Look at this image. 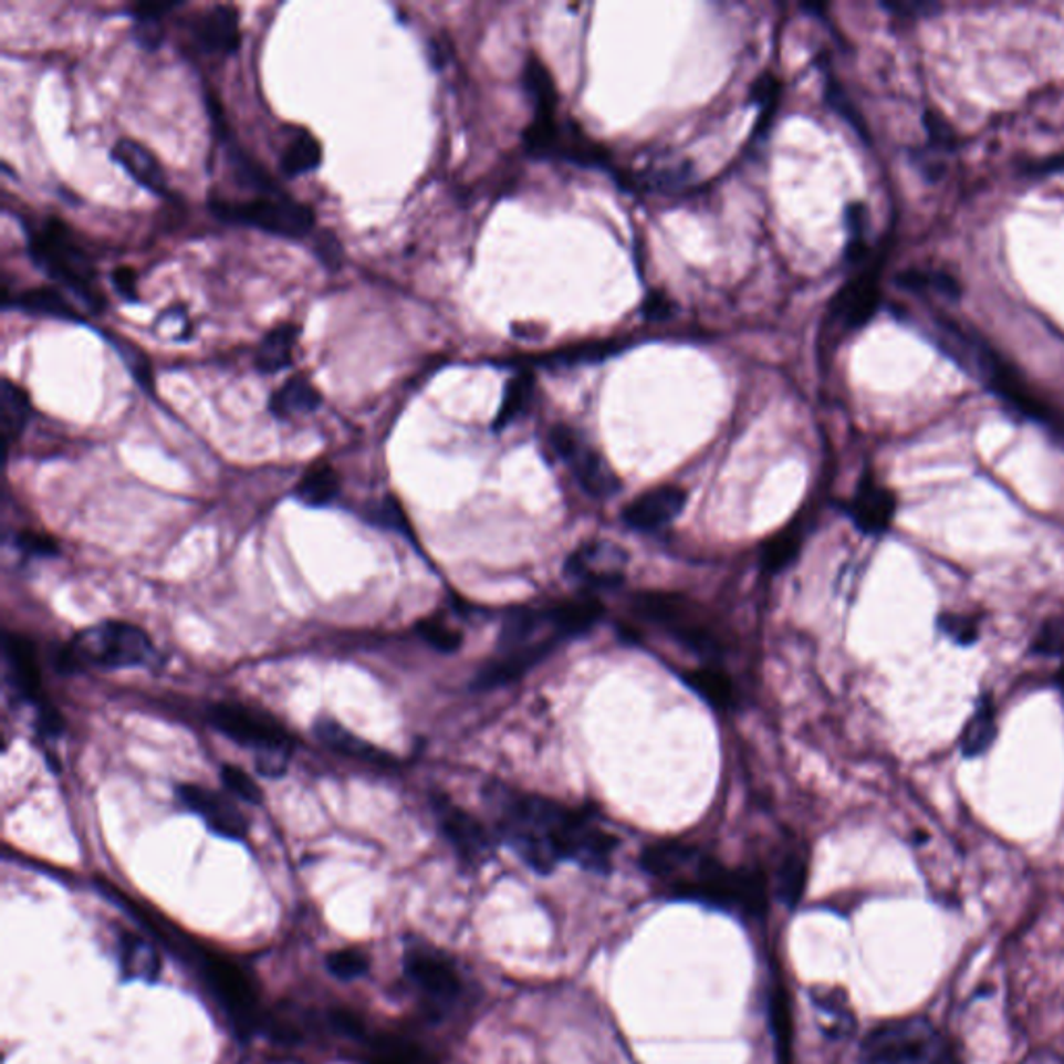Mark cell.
Returning a JSON list of instances; mask_svg holds the SVG:
<instances>
[{
  "label": "cell",
  "instance_id": "obj_1",
  "mask_svg": "<svg viewBox=\"0 0 1064 1064\" xmlns=\"http://www.w3.org/2000/svg\"><path fill=\"white\" fill-rule=\"evenodd\" d=\"M484 799L496 815L501 841L508 842L532 872L550 876L562 860H574L593 874L612 869L618 838L593 815L498 784L484 790Z\"/></svg>",
  "mask_w": 1064,
  "mask_h": 1064
},
{
  "label": "cell",
  "instance_id": "obj_2",
  "mask_svg": "<svg viewBox=\"0 0 1064 1064\" xmlns=\"http://www.w3.org/2000/svg\"><path fill=\"white\" fill-rule=\"evenodd\" d=\"M640 867L674 898L747 917H759L768 909V879L759 869L728 867L687 842H655L643 851Z\"/></svg>",
  "mask_w": 1064,
  "mask_h": 1064
},
{
  "label": "cell",
  "instance_id": "obj_3",
  "mask_svg": "<svg viewBox=\"0 0 1064 1064\" xmlns=\"http://www.w3.org/2000/svg\"><path fill=\"white\" fill-rule=\"evenodd\" d=\"M28 238V254L35 267L54 283L75 293L87 309H106L104 293L96 283L92 257L73 238L70 227L59 219H44L40 225H23Z\"/></svg>",
  "mask_w": 1064,
  "mask_h": 1064
},
{
  "label": "cell",
  "instance_id": "obj_4",
  "mask_svg": "<svg viewBox=\"0 0 1064 1064\" xmlns=\"http://www.w3.org/2000/svg\"><path fill=\"white\" fill-rule=\"evenodd\" d=\"M860 1064H961L950 1037L926 1016L893 1019L869 1031L858 1047Z\"/></svg>",
  "mask_w": 1064,
  "mask_h": 1064
},
{
  "label": "cell",
  "instance_id": "obj_5",
  "mask_svg": "<svg viewBox=\"0 0 1064 1064\" xmlns=\"http://www.w3.org/2000/svg\"><path fill=\"white\" fill-rule=\"evenodd\" d=\"M633 609L638 618L651 622L653 626L670 635L688 651L707 659H718L726 649L720 630L709 618L707 609L685 593L643 591L635 595Z\"/></svg>",
  "mask_w": 1064,
  "mask_h": 1064
},
{
  "label": "cell",
  "instance_id": "obj_6",
  "mask_svg": "<svg viewBox=\"0 0 1064 1064\" xmlns=\"http://www.w3.org/2000/svg\"><path fill=\"white\" fill-rule=\"evenodd\" d=\"M153 640L139 626L127 622H104L73 638V643L61 655V666L65 671L86 668L121 670L146 666L153 661Z\"/></svg>",
  "mask_w": 1064,
  "mask_h": 1064
},
{
  "label": "cell",
  "instance_id": "obj_7",
  "mask_svg": "<svg viewBox=\"0 0 1064 1064\" xmlns=\"http://www.w3.org/2000/svg\"><path fill=\"white\" fill-rule=\"evenodd\" d=\"M208 723L227 739L252 749L262 775L279 778L288 770L293 739L271 716L246 705L217 703L208 709Z\"/></svg>",
  "mask_w": 1064,
  "mask_h": 1064
},
{
  "label": "cell",
  "instance_id": "obj_8",
  "mask_svg": "<svg viewBox=\"0 0 1064 1064\" xmlns=\"http://www.w3.org/2000/svg\"><path fill=\"white\" fill-rule=\"evenodd\" d=\"M210 212L225 223L243 225L279 238H306L314 227L312 208L295 202L285 191L273 196H257L252 200L210 198Z\"/></svg>",
  "mask_w": 1064,
  "mask_h": 1064
},
{
  "label": "cell",
  "instance_id": "obj_9",
  "mask_svg": "<svg viewBox=\"0 0 1064 1064\" xmlns=\"http://www.w3.org/2000/svg\"><path fill=\"white\" fill-rule=\"evenodd\" d=\"M198 973L205 979L210 994L217 998L225 1014L229 1016L233 1030L241 1037L252 1035V1031L260 1025L258 1013L257 985L246 969L238 962L219 952L210 950H191Z\"/></svg>",
  "mask_w": 1064,
  "mask_h": 1064
},
{
  "label": "cell",
  "instance_id": "obj_10",
  "mask_svg": "<svg viewBox=\"0 0 1064 1064\" xmlns=\"http://www.w3.org/2000/svg\"><path fill=\"white\" fill-rule=\"evenodd\" d=\"M404 971L432 1014L447 1013L462 1000L463 979L460 969L441 948L410 946L404 955Z\"/></svg>",
  "mask_w": 1064,
  "mask_h": 1064
},
{
  "label": "cell",
  "instance_id": "obj_11",
  "mask_svg": "<svg viewBox=\"0 0 1064 1064\" xmlns=\"http://www.w3.org/2000/svg\"><path fill=\"white\" fill-rule=\"evenodd\" d=\"M550 446L555 451V456L567 463V468L572 470L574 479L583 487L586 496L605 499L618 493L619 479L614 468L572 427L567 425L551 427Z\"/></svg>",
  "mask_w": 1064,
  "mask_h": 1064
},
{
  "label": "cell",
  "instance_id": "obj_12",
  "mask_svg": "<svg viewBox=\"0 0 1064 1064\" xmlns=\"http://www.w3.org/2000/svg\"><path fill=\"white\" fill-rule=\"evenodd\" d=\"M524 144L529 153L543 158H562L584 167H605L609 165V153L586 138L576 125H562L557 115L534 117L524 132Z\"/></svg>",
  "mask_w": 1064,
  "mask_h": 1064
},
{
  "label": "cell",
  "instance_id": "obj_13",
  "mask_svg": "<svg viewBox=\"0 0 1064 1064\" xmlns=\"http://www.w3.org/2000/svg\"><path fill=\"white\" fill-rule=\"evenodd\" d=\"M430 805L441 834L463 863L482 865L489 860L496 851V842L474 815L458 807L446 794H435Z\"/></svg>",
  "mask_w": 1064,
  "mask_h": 1064
},
{
  "label": "cell",
  "instance_id": "obj_14",
  "mask_svg": "<svg viewBox=\"0 0 1064 1064\" xmlns=\"http://www.w3.org/2000/svg\"><path fill=\"white\" fill-rule=\"evenodd\" d=\"M177 796L181 805L200 815L215 834L227 841H243L248 836V820L240 807L221 792L200 784H181L177 786Z\"/></svg>",
  "mask_w": 1064,
  "mask_h": 1064
},
{
  "label": "cell",
  "instance_id": "obj_15",
  "mask_svg": "<svg viewBox=\"0 0 1064 1064\" xmlns=\"http://www.w3.org/2000/svg\"><path fill=\"white\" fill-rule=\"evenodd\" d=\"M628 555L609 541H588L567 560L566 572L572 581L591 588H607L624 581Z\"/></svg>",
  "mask_w": 1064,
  "mask_h": 1064
},
{
  "label": "cell",
  "instance_id": "obj_16",
  "mask_svg": "<svg viewBox=\"0 0 1064 1064\" xmlns=\"http://www.w3.org/2000/svg\"><path fill=\"white\" fill-rule=\"evenodd\" d=\"M687 505V491L676 484H661L633 499L622 520L628 529L638 532H659L680 515Z\"/></svg>",
  "mask_w": 1064,
  "mask_h": 1064
},
{
  "label": "cell",
  "instance_id": "obj_17",
  "mask_svg": "<svg viewBox=\"0 0 1064 1064\" xmlns=\"http://www.w3.org/2000/svg\"><path fill=\"white\" fill-rule=\"evenodd\" d=\"M882 293L876 271H867L851 279L830 306V319L842 331H858L876 316Z\"/></svg>",
  "mask_w": 1064,
  "mask_h": 1064
},
{
  "label": "cell",
  "instance_id": "obj_18",
  "mask_svg": "<svg viewBox=\"0 0 1064 1064\" xmlns=\"http://www.w3.org/2000/svg\"><path fill=\"white\" fill-rule=\"evenodd\" d=\"M191 40L196 46L208 54L227 56L240 49V13L233 4H215L194 18Z\"/></svg>",
  "mask_w": 1064,
  "mask_h": 1064
},
{
  "label": "cell",
  "instance_id": "obj_19",
  "mask_svg": "<svg viewBox=\"0 0 1064 1064\" xmlns=\"http://www.w3.org/2000/svg\"><path fill=\"white\" fill-rule=\"evenodd\" d=\"M848 514L853 518L858 531L879 536L893 524L896 498L888 487L879 484L872 474H865L858 482L855 498L848 505Z\"/></svg>",
  "mask_w": 1064,
  "mask_h": 1064
},
{
  "label": "cell",
  "instance_id": "obj_20",
  "mask_svg": "<svg viewBox=\"0 0 1064 1064\" xmlns=\"http://www.w3.org/2000/svg\"><path fill=\"white\" fill-rule=\"evenodd\" d=\"M7 678L21 701L42 707V670L35 647L21 635H4L2 643Z\"/></svg>",
  "mask_w": 1064,
  "mask_h": 1064
},
{
  "label": "cell",
  "instance_id": "obj_21",
  "mask_svg": "<svg viewBox=\"0 0 1064 1064\" xmlns=\"http://www.w3.org/2000/svg\"><path fill=\"white\" fill-rule=\"evenodd\" d=\"M111 156H113L115 163H119L121 167L138 181L139 186L150 189L153 194H158V196L167 194L169 186H167L165 171H163L160 163L156 160V156L146 146H142L139 142H134V139L121 138L115 142Z\"/></svg>",
  "mask_w": 1064,
  "mask_h": 1064
},
{
  "label": "cell",
  "instance_id": "obj_22",
  "mask_svg": "<svg viewBox=\"0 0 1064 1064\" xmlns=\"http://www.w3.org/2000/svg\"><path fill=\"white\" fill-rule=\"evenodd\" d=\"M117 961L125 979L156 981L160 976V957L155 946L136 931L123 929L117 936Z\"/></svg>",
  "mask_w": 1064,
  "mask_h": 1064
},
{
  "label": "cell",
  "instance_id": "obj_23",
  "mask_svg": "<svg viewBox=\"0 0 1064 1064\" xmlns=\"http://www.w3.org/2000/svg\"><path fill=\"white\" fill-rule=\"evenodd\" d=\"M314 734L335 753L362 759V761H368V763H377V765H392L394 763L392 755H387L383 749H378L375 744L356 737L354 732L345 730L340 721L328 720V718L316 721Z\"/></svg>",
  "mask_w": 1064,
  "mask_h": 1064
},
{
  "label": "cell",
  "instance_id": "obj_24",
  "mask_svg": "<svg viewBox=\"0 0 1064 1064\" xmlns=\"http://www.w3.org/2000/svg\"><path fill=\"white\" fill-rule=\"evenodd\" d=\"M551 626L564 640L572 636L586 635L603 618V603L595 597L566 599L547 607Z\"/></svg>",
  "mask_w": 1064,
  "mask_h": 1064
},
{
  "label": "cell",
  "instance_id": "obj_25",
  "mask_svg": "<svg viewBox=\"0 0 1064 1064\" xmlns=\"http://www.w3.org/2000/svg\"><path fill=\"white\" fill-rule=\"evenodd\" d=\"M682 680L687 682L688 688H692L703 699L705 703L721 711L734 709V705L739 701L732 678L718 666H705V668L685 671Z\"/></svg>",
  "mask_w": 1064,
  "mask_h": 1064
},
{
  "label": "cell",
  "instance_id": "obj_26",
  "mask_svg": "<svg viewBox=\"0 0 1064 1064\" xmlns=\"http://www.w3.org/2000/svg\"><path fill=\"white\" fill-rule=\"evenodd\" d=\"M30 418H32L30 395L18 383L4 378L0 387V420H2V439H4L7 451L21 437Z\"/></svg>",
  "mask_w": 1064,
  "mask_h": 1064
},
{
  "label": "cell",
  "instance_id": "obj_27",
  "mask_svg": "<svg viewBox=\"0 0 1064 1064\" xmlns=\"http://www.w3.org/2000/svg\"><path fill=\"white\" fill-rule=\"evenodd\" d=\"M300 328L293 323L271 328L258 345L254 364L262 375H275L279 371L292 366L293 347L298 342Z\"/></svg>",
  "mask_w": 1064,
  "mask_h": 1064
},
{
  "label": "cell",
  "instance_id": "obj_28",
  "mask_svg": "<svg viewBox=\"0 0 1064 1064\" xmlns=\"http://www.w3.org/2000/svg\"><path fill=\"white\" fill-rule=\"evenodd\" d=\"M18 309L32 316H49V319H61V321H73L82 323V316L77 310L71 306L67 298L54 288H32L15 295L11 302L4 304V310Z\"/></svg>",
  "mask_w": 1064,
  "mask_h": 1064
},
{
  "label": "cell",
  "instance_id": "obj_29",
  "mask_svg": "<svg viewBox=\"0 0 1064 1064\" xmlns=\"http://www.w3.org/2000/svg\"><path fill=\"white\" fill-rule=\"evenodd\" d=\"M321 406V394L306 377H292L281 389L271 395L269 410L277 418H292L300 414L314 413Z\"/></svg>",
  "mask_w": 1064,
  "mask_h": 1064
},
{
  "label": "cell",
  "instance_id": "obj_30",
  "mask_svg": "<svg viewBox=\"0 0 1064 1064\" xmlns=\"http://www.w3.org/2000/svg\"><path fill=\"white\" fill-rule=\"evenodd\" d=\"M340 491H342L340 472L325 462L310 466L306 474L295 484V498L309 508H325L340 496Z\"/></svg>",
  "mask_w": 1064,
  "mask_h": 1064
},
{
  "label": "cell",
  "instance_id": "obj_31",
  "mask_svg": "<svg viewBox=\"0 0 1064 1064\" xmlns=\"http://www.w3.org/2000/svg\"><path fill=\"white\" fill-rule=\"evenodd\" d=\"M807 884V857L801 848L790 846L775 867V894L786 907H796Z\"/></svg>",
  "mask_w": 1064,
  "mask_h": 1064
},
{
  "label": "cell",
  "instance_id": "obj_32",
  "mask_svg": "<svg viewBox=\"0 0 1064 1064\" xmlns=\"http://www.w3.org/2000/svg\"><path fill=\"white\" fill-rule=\"evenodd\" d=\"M362 1044H366L364 1064H430L425 1050L404 1037L366 1035Z\"/></svg>",
  "mask_w": 1064,
  "mask_h": 1064
},
{
  "label": "cell",
  "instance_id": "obj_33",
  "mask_svg": "<svg viewBox=\"0 0 1064 1064\" xmlns=\"http://www.w3.org/2000/svg\"><path fill=\"white\" fill-rule=\"evenodd\" d=\"M998 726H995V709L990 697L979 699L978 709L967 721L961 737L962 755L976 759L983 755L994 744Z\"/></svg>",
  "mask_w": 1064,
  "mask_h": 1064
},
{
  "label": "cell",
  "instance_id": "obj_34",
  "mask_svg": "<svg viewBox=\"0 0 1064 1064\" xmlns=\"http://www.w3.org/2000/svg\"><path fill=\"white\" fill-rule=\"evenodd\" d=\"M177 7L179 2H139L132 9L134 38L139 46H144L146 51H156L163 44L165 32L160 21Z\"/></svg>",
  "mask_w": 1064,
  "mask_h": 1064
},
{
  "label": "cell",
  "instance_id": "obj_35",
  "mask_svg": "<svg viewBox=\"0 0 1064 1064\" xmlns=\"http://www.w3.org/2000/svg\"><path fill=\"white\" fill-rule=\"evenodd\" d=\"M524 87L534 106V117L555 115L557 111V90L553 84L550 70L536 56H531L524 67Z\"/></svg>",
  "mask_w": 1064,
  "mask_h": 1064
},
{
  "label": "cell",
  "instance_id": "obj_36",
  "mask_svg": "<svg viewBox=\"0 0 1064 1064\" xmlns=\"http://www.w3.org/2000/svg\"><path fill=\"white\" fill-rule=\"evenodd\" d=\"M323 150L319 139L314 138L309 132H298L285 146L279 167L288 177H300L306 173L314 171L321 165Z\"/></svg>",
  "mask_w": 1064,
  "mask_h": 1064
},
{
  "label": "cell",
  "instance_id": "obj_37",
  "mask_svg": "<svg viewBox=\"0 0 1064 1064\" xmlns=\"http://www.w3.org/2000/svg\"><path fill=\"white\" fill-rule=\"evenodd\" d=\"M227 160L241 188L252 189L258 196L283 194V189L279 188L275 179L262 169V165H258L252 156L246 155L238 146H229Z\"/></svg>",
  "mask_w": 1064,
  "mask_h": 1064
},
{
  "label": "cell",
  "instance_id": "obj_38",
  "mask_svg": "<svg viewBox=\"0 0 1064 1064\" xmlns=\"http://www.w3.org/2000/svg\"><path fill=\"white\" fill-rule=\"evenodd\" d=\"M532 392H534V377L531 373H520L505 385L503 401L499 406L498 416L493 420V430H503L515 423L522 414L526 413L531 404Z\"/></svg>",
  "mask_w": 1064,
  "mask_h": 1064
},
{
  "label": "cell",
  "instance_id": "obj_39",
  "mask_svg": "<svg viewBox=\"0 0 1064 1064\" xmlns=\"http://www.w3.org/2000/svg\"><path fill=\"white\" fill-rule=\"evenodd\" d=\"M801 532L794 526H786L784 531L775 532L772 539L761 550V566L770 574H780L799 557L801 551Z\"/></svg>",
  "mask_w": 1064,
  "mask_h": 1064
},
{
  "label": "cell",
  "instance_id": "obj_40",
  "mask_svg": "<svg viewBox=\"0 0 1064 1064\" xmlns=\"http://www.w3.org/2000/svg\"><path fill=\"white\" fill-rule=\"evenodd\" d=\"M364 518H366L371 524L380 526V529L404 534V536H408V539H413L414 536L410 522H408V515H406L401 503H399L394 496H385V498L368 503V505L364 508Z\"/></svg>",
  "mask_w": 1064,
  "mask_h": 1064
},
{
  "label": "cell",
  "instance_id": "obj_41",
  "mask_svg": "<svg viewBox=\"0 0 1064 1064\" xmlns=\"http://www.w3.org/2000/svg\"><path fill=\"white\" fill-rule=\"evenodd\" d=\"M898 285L909 290V292H927V290H933V292L942 293L946 298L950 300H959L961 295V288L959 283L946 273H936V271H905L900 275L896 277Z\"/></svg>",
  "mask_w": 1064,
  "mask_h": 1064
},
{
  "label": "cell",
  "instance_id": "obj_42",
  "mask_svg": "<svg viewBox=\"0 0 1064 1064\" xmlns=\"http://www.w3.org/2000/svg\"><path fill=\"white\" fill-rule=\"evenodd\" d=\"M108 342L115 345V352L119 354L121 361L132 373V377L138 380L139 387L148 394L155 392V377H153V364L146 358V354L139 350L138 345L129 344L121 337H108Z\"/></svg>",
  "mask_w": 1064,
  "mask_h": 1064
},
{
  "label": "cell",
  "instance_id": "obj_43",
  "mask_svg": "<svg viewBox=\"0 0 1064 1064\" xmlns=\"http://www.w3.org/2000/svg\"><path fill=\"white\" fill-rule=\"evenodd\" d=\"M326 969L333 978L342 979V981H354V979L368 973L371 959L364 950L344 948V950H335L326 957Z\"/></svg>",
  "mask_w": 1064,
  "mask_h": 1064
},
{
  "label": "cell",
  "instance_id": "obj_44",
  "mask_svg": "<svg viewBox=\"0 0 1064 1064\" xmlns=\"http://www.w3.org/2000/svg\"><path fill=\"white\" fill-rule=\"evenodd\" d=\"M418 635L437 651L453 653L462 647V635L456 628L447 626V622L441 618L423 619L418 624Z\"/></svg>",
  "mask_w": 1064,
  "mask_h": 1064
},
{
  "label": "cell",
  "instance_id": "obj_45",
  "mask_svg": "<svg viewBox=\"0 0 1064 1064\" xmlns=\"http://www.w3.org/2000/svg\"><path fill=\"white\" fill-rule=\"evenodd\" d=\"M221 780H223L225 789L229 790L231 794L240 796L241 801L246 803H252V805H260L262 803V790L258 786L257 782L243 772L238 765H223L221 770Z\"/></svg>",
  "mask_w": 1064,
  "mask_h": 1064
},
{
  "label": "cell",
  "instance_id": "obj_46",
  "mask_svg": "<svg viewBox=\"0 0 1064 1064\" xmlns=\"http://www.w3.org/2000/svg\"><path fill=\"white\" fill-rule=\"evenodd\" d=\"M813 1000H815V1004H817V1009H820L822 1013L827 1014L830 1019H834V1025H832L830 1033H834V1035L841 1037V1035H846V1033L853 1031V1028H855V1019H853V1013H851L848 1006H846V998H841L838 994H825L817 995V998H813Z\"/></svg>",
  "mask_w": 1064,
  "mask_h": 1064
},
{
  "label": "cell",
  "instance_id": "obj_47",
  "mask_svg": "<svg viewBox=\"0 0 1064 1064\" xmlns=\"http://www.w3.org/2000/svg\"><path fill=\"white\" fill-rule=\"evenodd\" d=\"M938 628L961 647H971L978 643V624L962 614H942L938 618Z\"/></svg>",
  "mask_w": 1064,
  "mask_h": 1064
},
{
  "label": "cell",
  "instance_id": "obj_48",
  "mask_svg": "<svg viewBox=\"0 0 1064 1064\" xmlns=\"http://www.w3.org/2000/svg\"><path fill=\"white\" fill-rule=\"evenodd\" d=\"M825 101L841 115L842 119L848 121V123L853 125V129L857 132L860 138L867 139V127H865V123L860 119L857 108L853 106L851 98L844 94V90H842L834 80H830V82L825 84Z\"/></svg>",
  "mask_w": 1064,
  "mask_h": 1064
},
{
  "label": "cell",
  "instance_id": "obj_49",
  "mask_svg": "<svg viewBox=\"0 0 1064 1064\" xmlns=\"http://www.w3.org/2000/svg\"><path fill=\"white\" fill-rule=\"evenodd\" d=\"M619 350H622V344H616V342L578 345V347H570L567 352H562V354H555V362H566V364L599 362L607 356H612V354H616Z\"/></svg>",
  "mask_w": 1064,
  "mask_h": 1064
},
{
  "label": "cell",
  "instance_id": "obj_50",
  "mask_svg": "<svg viewBox=\"0 0 1064 1064\" xmlns=\"http://www.w3.org/2000/svg\"><path fill=\"white\" fill-rule=\"evenodd\" d=\"M19 551L23 555H30V557H51V555H56L59 553V545L52 536H46V534H38V532H21L18 539Z\"/></svg>",
  "mask_w": 1064,
  "mask_h": 1064
},
{
  "label": "cell",
  "instance_id": "obj_51",
  "mask_svg": "<svg viewBox=\"0 0 1064 1064\" xmlns=\"http://www.w3.org/2000/svg\"><path fill=\"white\" fill-rule=\"evenodd\" d=\"M314 248H316V250H314L316 257L325 264L326 269H335V271H337V269L342 267V262H344V248H342V243H340L337 236H335L333 231H328V229L321 231L319 238H316Z\"/></svg>",
  "mask_w": 1064,
  "mask_h": 1064
},
{
  "label": "cell",
  "instance_id": "obj_52",
  "mask_svg": "<svg viewBox=\"0 0 1064 1064\" xmlns=\"http://www.w3.org/2000/svg\"><path fill=\"white\" fill-rule=\"evenodd\" d=\"M780 94V82L773 77L772 73L761 75L753 86L751 101L763 106V121L770 119V108H772Z\"/></svg>",
  "mask_w": 1064,
  "mask_h": 1064
},
{
  "label": "cell",
  "instance_id": "obj_53",
  "mask_svg": "<svg viewBox=\"0 0 1064 1064\" xmlns=\"http://www.w3.org/2000/svg\"><path fill=\"white\" fill-rule=\"evenodd\" d=\"M886 11H890L894 15L898 18H931L933 13L940 11V4H933V2H905V0H896V2H884L882 4Z\"/></svg>",
  "mask_w": 1064,
  "mask_h": 1064
},
{
  "label": "cell",
  "instance_id": "obj_54",
  "mask_svg": "<svg viewBox=\"0 0 1064 1064\" xmlns=\"http://www.w3.org/2000/svg\"><path fill=\"white\" fill-rule=\"evenodd\" d=\"M111 283H113L115 292L119 293L125 302H138V277H136L134 269L117 267L111 273Z\"/></svg>",
  "mask_w": 1064,
  "mask_h": 1064
},
{
  "label": "cell",
  "instance_id": "obj_55",
  "mask_svg": "<svg viewBox=\"0 0 1064 1064\" xmlns=\"http://www.w3.org/2000/svg\"><path fill=\"white\" fill-rule=\"evenodd\" d=\"M926 125L927 132H929V139H931L933 146L950 148V146L955 144V132H952V127L948 125V121L942 119L940 115L927 113Z\"/></svg>",
  "mask_w": 1064,
  "mask_h": 1064
},
{
  "label": "cell",
  "instance_id": "obj_56",
  "mask_svg": "<svg viewBox=\"0 0 1064 1064\" xmlns=\"http://www.w3.org/2000/svg\"><path fill=\"white\" fill-rule=\"evenodd\" d=\"M63 728H65V726H63V718L52 709V705L51 707H49V705H42V707H40V716H38V732H40L42 737L54 739V737H59V734L63 732Z\"/></svg>",
  "mask_w": 1064,
  "mask_h": 1064
},
{
  "label": "cell",
  "instance_id": "obj_57",
  "mask_svg": "<svg viewBox=\"0 0 1064 1064\" xmlns=\"http://www.w3.org/2000/svg\"><path fill=\"white\" fill-rule=\"evenodd\" d=\"M645 316L649 321H655V319H668L671 312H674V306H671L670 300L661 293H653L651 298L645 302Z\"/></svg>",
  "mask_w": 1064,
  "mask_h": 1064
}]
</instances>
